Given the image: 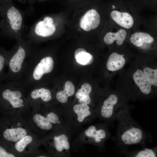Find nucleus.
<instances>
[{"mask_svg":"<svg viewBox=\"0 0 157 157\" xmlns=\"http://www.w3.org/2000/svg\"><path fill=\"white\" fill-rule=\"evenodd\" d=\"M112 7L113 8H115V6H114V5H113V6H112Z\"/></svg>","mask_w":157,"mask_h":157,"instance_id":"28","label":"nucleus"},{"mask_svg":"<svg viewBox=\"0 0 157 157\" xmlns=\"http://www.w3.org/2000/svg\"><path fill=\"white\" fill-rule=\"evenodd\" d=\"M0 29L2 36L16 40L22 38L24 13L10 3L0 6Z\"/></svg>","mask_w":157,"mask_h":157,"instance_id":"4","label":"nucleus"},{"mask_svg":"<svg viewBox=\"0 0 157 157\" xmlns=\"http://www.w3.org/2000/svg\"><path fill=\"white\" fill-rule=\"evenodd\" d=\"M106 122L92 125L85 131L88 142L97 147L102 151H105L106 141L111 137V135Z\"/></svg>","mask_w":157,"mask_h":157,"instance_id":"7","label":"nucleus"},{"mask_svg":"<svg viewBox=\"0 0 157 157\" xmlns=\"http://www.w3.org/2000/svg\"><path fill=\"white\" fill-rule=\"evenodd\" d=\"M115 120L117 122V129L111 138L120 152L131 145H141L144 147L147 143L152 142L151 133L144 130L134 120L129 106L125 105L119 109Z\"/></svg>","mask_w":157,"mask_h":157,"instance_id":"1","label":"nucleus"},{"mask_svg":"<svg viewBox=\"0 0 157 157\" xmlns=\"http://www.w3.org/2000/svg\"><path fill=\"white\" fill-rule=\"evenodd\" d=\"M74 92L75 88L73 83L70 81H67L65 84L64 90L57 93L56 97L59 102L65 103L67 101L68 97L73 95Z\"/></svg>","mask_w":157,"mask_h":157,"instance_id":"21","label":"nucleus"},{"mask_svg":"<svg viewBox=\"0 0 157 157\" xmlns=\"http://www.w3.org/2000/svg\"><path fill=\"white\" fill-rule=\"evenodd\" d=\"M13 154L7 152L2 147H0V157H15Z\"/></svg>","mask_w":157,"mask_h":157,"instance_id":"26","label":"nucleus"},{"mask_svg":"<svg viewBox=\"0 0 157 157\" xmlns=\"http://www.w3.org/2000/svg\"><path fill=\"white\" fill-rule=\"evenodd\" d=\"M119 96L111 93L104 100L101 105L94 110L97 117L111 126L116 120L117 113L119 109L125 105L120 102Z\"/></svg>","mask_w":157,"mask_h":157,"instance_id":"6","label":"nucleus"},{"mask_svg":"<svg viewBox=\"0 0 157 157\" xmlns=\"http://www.w3.org/2000/svg\"><path fill=\"white\" fill-rule=\"evenodd\" d=\"M126 36V31L121 29L116 33L108 32L104 36V40L106 44H111L116 40L117 44L119 45H121L123 44Z\"/></svg>","mask_w":157,"mask_h":157,"instance_id":"16","label":"nucleus"},{"mask_svg":"<svg viewBox=\"0 0 157 157\" xmlns=\"http://www.w3.org/2000/svg\"><path fill=\"white\" fill-rule=\"evenodd\" d=\"M143 73L151 85L157 86V69L148 67L144 69Z\"/></svg>","mask_w":157,"mask_h":157,"instance_id":"24","label":"nucleus"},{"mask_svg":"<svg viewBox=\"0 0 157 157\" xmlns=\"http://www.w3.org/2000/svg\"><path fill=\"white\" fill-rule=\"evenodd\" d=\"M54 146L58 152H62L64 150L67 151L70 148L68 138L67 135L62 134L53 138Z\"/></svg>","mask_w":157,"mask_h":157,"instance_id":"22","label":"nucleus"},{"mask_svg":"<svg viewBox=\"0 0 157 157\" xmlns=\"http://www.w3.org/2000/svg\"><path fill=\"white\" fill-rule=\"evenodd\" d=\"M134 81L141 93L144 95L151 93V85L141 70H137L133 74Z\"/></svg>","mask_w":157,"mask_h":157,"instance_id":"11","label":"nucleus"},{"mask_svg":"<svg viewBox=\"0 0 157 157\" xmlns=\"http://www.w3.org/2000/svg\"><path fill=\"white\" fill-rule=\"evenodd\" d=\"M2 36L1 32L0 29V36Z\"/></svg>","mask_w":157,"mask_h":157,"instance_id":"27","label":"nucleus"},{"mask_svg":"<svg viewBox=\"0 0 157 157\" xmlns=\"http://www.w3.org/2000/svg\"><path fill=\"white\" fill-rule=\"evenodd\" d=\"M54 61L33 46L25 63L19 85L24 89L42 86L44 76L53 70Z\"/></svg>","mask_w":157,"mask_h":157,"instance_id":"2","label":"nucleus"},{"mask_svg":"<svg viewBox=\"0 0 157 157\" xmlns=\"http://www.w3.org/2000/svg\"><path fill=\"white\" fill-rule=\"evenodd\" d=\"M140 150L130 151L128 149L120 153L126 156L133 157H156L157 156V147L152 148L143 147Z\"/></svg>","mask_w":157,"mask_h":157,"instance_id":"15","label":"nucleus"},{"mask_svg":"<svg viewBox=\"0 0 157 157\" xmlns=\"http://www.w3.org/2000/svg\"><path fill=\"white\" fill-rule=\"evenodd\" d=\"M110 16L116 23L125 28H130L133 25L134 20L133 17L127 12L113 10L111 12Z\"/></svg>","mask_w":157,"mask_h":157,"instance_id":"12","label":"nucleus"},{"mask_svg":"<svg viewBox=\"0 0 157 157\" xmlns=\"http://www.w3.org/2000/svg\"><path fill=\"white\" fill-rule=\"evenodd\" d=\"M100 15L94 9L87 11L81 17L79 23V27L83 31L88 32L96 28L99 24Z\"/></svg>","mask_w":157,"mask_h":157,"instance_id":"8","label":"nucleus"},{"mask_svg":"<svg viewBox=\"0 0 157 157\" xmlns=\"http://www.w3.org/2000/svg\"><path fill=\"white\" fill-rule=\"evenodd\" d=\"M32 140L31 136L26 135L15 143V147L18 151L22 152L28 144L31 142Z\"/></svg>","mask_w":157,"mask_h":157,"instance_id":"25","label":"nucleus"},{"mask_svg":"<svg viewBox=\"0 0 157 157\" xmlns=\"http://www.w3.org/2000/svg\"><path fill=\"white\" fill-rule=\"evenodd\" d=\"M124 55L117 53H112L109 56L106 63L107 69L115 71L122 68L125 64V59Z\"/></svg>","mask_w":157,"mask_h":157,"instance_id":"14","label":"nucleus"},{"mask_svg":"<svg viewBox=\"0 0 157 157\" xmlns=\"http://www.w3.org/2000/svg\"><path fill=\"white\" fill-rule=\"evenodd\" d=\"M74 55L76 61L81 65H89L93 61V55L82 48L77 49L75 51Z\"/></svg>","mask_w":157,"mask_h":157,"instance_id":"19","label":"nucleus"},{"mask_svg":"<svg viewBox=\"0 0 157 157\" xmlns=\"http://www.w3.org/2000/svg\"><path fill=\"white\" fill-rule=\"evenodd\" d=\"M33 120L38 127L45 130L51 129L52 124H57L60 122L58 115L53 112L48 113L46 117L39 114H35L33 116Z\"/></svg>","mask_w":157,"mask_h":157,"instance_id":"10","label":"nucleus"},{"mask_svg":"<svg viewBox=\"0 0 157 157\" xmlns=\"http://www.w3.org/2000/svg\"><path fill=\"white\" fill-rule=\"evenodd\" d=\"M73 113L76 116V121L78 123H83L85 120L91 122L97 116L94 110L91 109L88 105L81 103L76 104L73 108Z\"/></svg>","mask_w":157,"mask_h":157,"instance_id":"9","label":"nucleus"},{"mask_svg":"<svg viewBox=\"0 0 157 157\" xmlns=\"http://www.w3.org/2000/svg\"><path fill=\"white\" fill-rule=\"evenodd\" d=\"M26 134V130L21 127L7 129L3 133L6 140L13 142H18Z\"/></svg>","mask_w":157,"mask_h":157,"instance_id":"17","label":"nucleus"},{"mask_svg":"<svg viewBox=\"0 0 157 157\" xmlns=\"http://www.w3.org/2000/svg\"><path fill=\"white\" fill-rule=\"evenodd\" d=\"M8 51L0 46V83L5 81L6 73L5 69L8 61Z\"/></svg>","mask_w":157,"mask_h":157,"instance_id":"23","label":"nucleus"},{"mask_svg":"<svg viewBox=\"0 0 157 157\" xmlns=\"http://www.w3.org/2000/svg\"><path fill=\"white\" fill-rule=\"evenodd\" d=\"M33 45L22 38L16 40L15 44L8 51L6 82L19 85L24 67Z\"/></svg>","mask_w":157,"mask_h":157,"instance_id":"3","label":"nucleus"},{"mask_svg":"<svg viewBox=\"0 0 157 157\" xmlns=\"http://www.w3.org/2000/svg\"><path fill=\"white\" fill-rule=\"evenodd\" d=\"M154 40L153 38L149 34L142 32H136L132 34L130 38L131 43L137 47L142 46L144 43H151Z\"/></svg>","mask_w":157,"mask_h":157,"instance_id":"20","label":"nucleus"},{"mask_svg":"<svg viewBox=\"0 0 157 157\" xmlns=\"http://www.w3.org/2000/svg\"><path fill=\"white\" fill-rule=\"evenodd\" d=\"M30 89L29 96L31 99L33 101H37L40 99L47 102L50 101L52 99L50 90L41 86H35Z\"/></svg>","mask_w":157,"mask_h":157,"instance_id":"13","label":"nucleus"},{"mask_svg":"<svg viewBox=\"0 0 157 157\" xmlns=\"http://www.w3.org/2000/svg\"><path fill=\"white\" fill-rule=\"evenodd\" d=\"M92 90L91 85L88 83H84L76 93V97L80 103L89 105L91 102L90 94Z\"/></svg>","mask_w":157,"mask_h":157,"instance_id":"18","label":"nucleus"},{"mask_svg":"<svg viewBox=\"0 0 157 157\" xmlns=\"http://www.w3.org/2000/svg\"><path fill=\"white\" fill-rule=\"evenodd\" d=\"M56 17L54 15H48L37 21L30 28L26 39L36 44L55 36L58 30Z\"/></svg>","mask_w":157,"mask_h":157,"instance_id":"5","label":"nucleus"}]
</instances>
